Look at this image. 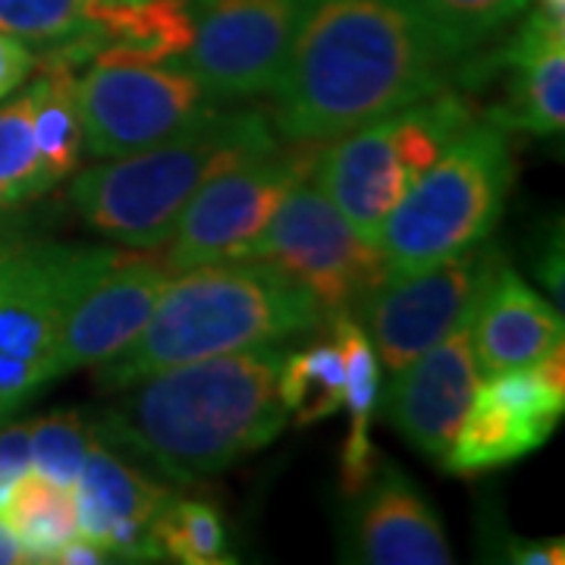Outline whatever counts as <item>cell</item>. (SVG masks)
I'll return each instance as SVG.
<instances>
[{"label":"cell","instance_id":"1","mask_svg":"<svg viewBox=\"0 0 565 565\" xmlns=\"http://www.w3.org/2000/svg\"><path fill=\"white\" fill-rule=\"evenodd\" d=\"M452 63L422 0H302L270 122L280 139L330 141L444 92Z\"/></svg>","mask_w":565,"mask_h":565},{"label":"cell","instance_id":"2","mask_svg":"<svg viewBox=\"0 0 565 565\" xmlns=\"http://www.w3.org/2000/svg\"><path fill=\"white\" fill-rule=\"evenodd\" d=\"M282 355V345H262L158 371L122 386L92 427L167 481L211 478L280 437L289 422L280 399Z\"/></svg>","mask_w":565,"mask_h":565},{"label":"cell","instance_id":"3","mask_svg":"<svg viewBox=\"0 0 565 565\" xmlns=\"http://www.w3.org/2000/svg\"><path fill=\"white\" fill-rule=\"evenodd\" d=\"M311 292L262 258H230L185 267L163 286L148 323L132 343L102 362V390H122L211 355L286 345L323 327Z\"/></svg>","mask_w":565,"mask_h":565},{"label":"cell","instance_id":"4","mask_svg":"<svg viewBox=\"0 0 565 565\" xmlns=\"http://www.w3.org/2000/svg\"><path fill=\"white\" fill-rule=\"evenodd\" d=\"M280 145L264 110L211 107L177 136L79 173L70 202L102 236L126 248H161L204 182Z\"/></svg>","mask_w":565,"mask_h":565},{"label":"cell","instance_id":"5","mask_svg":"<svg viewBox=\"0 0 565 565\" xmlns=\"http://www.w3.org/2000/svg\"><path fill=\"white\" fill-rule=\"evenodd\" d=\"M512 185L509 141L471 120L386 217L377 248L390 274H412L487 243Z\"/></svg>","mask_w":565,"mask_h":565},{"label":"cell","instance_id":"6","mask_svg":"<svg viewBox=\"0 0 565 565\" xmlns=\"http://www.w3.org/2000/svg\"><path fill=\"white\" fill-rule=\"evenodd\" d=\"M471 120L468 104L444 88L323 141L311 180L364 243L377 245L393 207Z\"/></svg>","mask_w":565,"mask_h":565},{"label":"cell","instance_id":"7","mask_svg":"<svg viewBox=\"0 0 565 565\" xmlns=\"http://www.w3.org/2000/svg\"><path fill=\"white\" fill-rule=\"evenodd\" d=\"M122 252L0 239V415L54 381V349L73 302Z\"/></svg>","mask_w":565,"mask_h":565},{"label":"cell","instance_id":"8","mask_svg":"<svg viewBox=\"0 0 565 565\" xmlns=\"http://www.w3.org/2000/svg\"><path fill=\"white\" fill-rule=\"evenodd\" d=\"M255 161L226 170L192 195L167 236L163 262L173 274L207 262L245 258L282 199L315 177L323 141L286 139Z\"/></svg>","mask_w":565,"mask_h":565},{"label":"cell","instance_id":"9","mask_svg":"<svg viewBox=\"0 0 565 565\" xmlns=\"http://www.w3.org/2000/svg\"><path fill=\"white\" fill-rule=\"evenodd\" d=\"M245 258L280 267L311 292L327 321L352 315L390 277L381 248L364 243L315 180H305L282 199Z\"/></svg>","mask_w":565,"mask_h":565},{"label":"cell","instance_id":"10","mask_svg":"<svg viewBox=\"0 0 565 565\" xmlns=\"http://www.w3.org/2000/svg\"><path fill=\"white\" fill-rule=\"evenodd\" d=\"M302 0H189L192 44L170 66L211 102L267 95L280 76Z\"/></svg>","mask_w":565,"mask_h":565},{"label":"cell","instance_id":"11","mask_svg":"<svg viewBox=\"0 0 565 565\" xmlns=\"http://www.w3.org/2000/svg\"><path fill=\"white\" fill-rule=\"evenodd\" d=\"M497 264V248L481 243L434 267L390 274L352 311L390 377L444 340L465 311L481 299V289Z\"/></svg>","mask_w":565,"mask_h":565},{"label":"cell","instance_id":"12","mask_svg":"<svg viewBox=\"0 0 565 565\" xmlns=\"http://www.w3.org/2000/svg\"><path fill=\"white\" fill-rule=\"evenodd\" d=\"M76 107L88 154L110 161L177 136L217 107L177 66H88L76 76Z\"/></svg>","mask_w":565,"mask_h":565},{"label":"cell","instance_id":"13","mask_svg":"<svg viewBox=\"0 0 565 565\" xmlns=\"http://www.w3.org/2000/svg\"><path fill=\"white\" fill-rule=\"evenodd\" d=\"M565 412V390L527 364L478 384L444 468L471 478L525 459L553 437Z\"/></svg>","mask_w":565,"mask_h":565},{"label":"cell","instance_id":"14","mask_svg":"<svg viewBox=\"0 0 565 565\" xmlns=\"http://www.w3.org/2000/svg\"><path fill=\"white\" fill-rule=\"evenodd\" d=\"M478 302L465 311L444 340H437L424 355L403 367L386 390V422L396 427V434H403L405 444L418 456L440 468L456 440L468 403L481 384L475 355Z\"/></svg>","mask_w":565,"mask_h":565},{"label":"cell","instance_id":"15","mask_svg":"<svg viewBox=\"0 0 565 565\" xmlns=\"http://www.w3.org/2000/svg\"><path fill=\"white\" fill-rule=\"evenodd\" d=\"M170 277L173 270L163 262L161 248H151V255L126 252L70 308L54 349V381L76 367H95L120 355L148 323Z\"/></svg>","mask_w":565,"mask_h":565},{"label":"cell","instance_id":"16","mask_svg":"<svg viewBox=\"0 0 565 565\" xmlns=\"http://www.w3.org/2000/svg\"><path fill=\"white\" fill-rule=\"evenodd\" d=\"M345 559L367 565H449L444 522L422 487L393 462L377 465L362 493L349 497Z\"/></svg>","mask_w":565,"mask_h":565},{"label":"cell","instance_id":"17","mask_svg":"<svg viewBox=\"0 0 565 565\" xmlns=\"http://www.w3.org/2000/svg\"><path fill=\"white\" fill-rule=\"evenodd\" d=\"M73 497L82 537L102 544L110 559L158 563L151 522L170 500V490L148 478L136 462L122 459L98 434L73 484Z\"/></svg>","mask_w":565,"mask_h":565},{"label":"cell","instance_id":"18","mask_svg":"<svg viewBox=\"0 0 565 565\" xmlns=\"http://www.w3.org/2000/svg\"><path fill=\"white\" fill-rule=\"evenodd\" d=\"M556 343H563L559 308L541 299L509 264H497L475 315L478 371L490 377L527 367Z\"/></svg>","mask_w":565,"mask_h":565},{"label":"cell","instance_id":"19","mask_svg":"<svg viewBox=\"0 0 565 565\" xmlns=\"http://www.w3.org/2000/svg\"><path fill=\"white\" fill-rule=\"evenodd\" d=\"M512 70L509 102L490 114L500 129H525L534 136L563 132L565 122V22L531 10L527 22L497 54Z\"/></svg>","mask_w":565,"mask_h":565},{"label":"cell","instance_id":"20","mask_svg":"<svg viewBox=\"0 0 565 565\" xmlns=\"http://www.w3.org/2000/svg\"><path fill=\"white\" fill-rule=\"evenodd\" d=\"M327 323L333 327V340L340 345L345 364L343 408L349 412V430H345L343 456H340V487L349 500L362 493L364 484L377 471L371 422L377 415V399H381V362L362 323L355 321V315H337Z\"/></svg>","mask_w":565,"mask_h":565},{"label":"cell","instance_id":"21","mask_svg":"<svg viewBox=\"0 0 565 565\" xmlns=\"http://www.w3.org/2000/svg\"><path fill=\"white\" fill-rule=\"evenodd\" d=\"M35 79L29 85L32 122L41 170L47 185L76 173L82 158V120L76 107V70L57 57L35 54Z\"/></svg>","mask_w":565,"mask_h":565},{"label":"cell","instance_id":"22","mask_svg":"<svg viewBox=\"0 0 565 565\" xmlns=\"http://www.w3.org/2000/svg\"><path fill=\"white\" fill-rule=\"evenodd\" d=\"M0 519L17 537L25 563H51L54 553L79 534L73 487L54 484L32 468L17 481Z\"/></svg>","mask_w":565,"mask_h":565},{"label":"cell","instance_id":"23","mask_svg":"<svg viewBox=\"0 0 565 565\" xmlns=\"http://www.w3.org/2000/svg\"><path fill=\"white\" fill-rule=\"evenodd\" d=\"M345 364L337 340L286 352L280 364V399L299 427L327 422L343 408Z\"/></svg>","mask_w":565,"mask_h":565},{"label":"cell","instance_id":"24","mask_svg":"<svg viewBox=\"0 0 565 565\" xmlns=\"http://www.w3.org/2000/svg\"><path fill=\"white\" fill-rule=\"evenodd\" d=\"M126 3L132 0H0V32L54 51L92 35Z\"/></svg>","mask_w":565,"mask_h":565},{"label":"cell","instance_id":"25","mask_svg":"<svg viewBox=\"0 0 565 565\" xmlns=\"http://www.w3.org/2000/svg\"><path fill=\"white\" fill-rule=\"evenodd\" d=\"M151 544L158 559L182 565H226L236 563L226 544V525L221 512L202 500H167L151 522Z\"/></svg>","mask_w":565,"mask_h":565},{"label":"cell","instance_id":"26","mask_svg":"<svg viewBox=\"0 0 565 565\" xmlns=\"http://www.w3.org/2000/svg\"><path fill=\"white\" fill-rule=\"evenodd\" d=\"M51 185L41 170L29 92L0 107V207L44 195Z\"/></svg>","mask_w":565,"mask_h":565},{"label":"cell","instance_id":"27","mask_svg":"<svg viewBox=\"0 0 565 565\" xmlns=\"http://www.w3.org/2000/svg\"><path fill=\"white\" fill-rule=\"evenodd\" d=\"M92 444H95V427L79 412H54L29 424L32 471L61 487L76 484Z\"/></svg>","mask_w":565,"mask_h":565},{"label":"cell","instance_id":"28","mask_svg":"<svg viewBox=\"0 0 565 565\" xmlns=\"http://www.w3.org/2000/svg\"><path fill=\"white\" fill-rule=\"evenodd\" d=\"M434 17L440 35L456 54H475L484 41H490L505 22L515 20L527 7V0H422Z\"/></svg>","mask_w":565,"mask_h":565},{"label":"cell","instance_id":"29","mask_svg":"<svg viewBox=\"0 0 565 565\" xmlns=\"http://www.w3.org/2000/svg\"><path fill=\"white\" fill-rule=\"evenodd\" d=\"M32 468L29 424H10L0 430V509L7 505L13 487Z\"/></svg>","mask_w":565,"mask_h":565},{"label":"cell","instance_id":"30","mask_svg":"<svg viewBox=\"0 0 565 565\" xmlns=\"http://www.w3.org/2000/svg\"><path fill=\"white\" fill-rule=\"evenodd\" d=\"M35 70V51L29 41L0 32V98L17 92Z\"/></svg>","mask_w":565,"mask_h":565},{"label":"cell","instance_id":"31","mask_svg":"<svg viewBox=\"0 0 565 565\" xmlns=\"http://www.w3.org/2000/svg\"><path fill=\"white\" fill-rule=\"evenodd\" d=\"M505 559L519 565H563L565 563V544L556 541H522L512 537L505 544Z\"/></svg>","mask_w":565,"mask_h":565},{"label":"cell","instance_id":"32","mask_svg":"<svg viewBox=\"0 0 565 565\" xmlns=\"http://www.w3.org/2000/svg\"><path fill=\"white\" fill-rule=\"evenodd\" d=\"M54 565H98V563H114L110 559V553L104 550L102 544H95V541H88V537H70L66 544L54 553Z\"/></svg>","mask_w":565,"mask_h":565},{"label":"cell","instance_id":"33","mask_svg":"<svg viewBox=\"0 0 565 565\" xmlns=\"http://www.w3.org/2000/svg\"><path fill=\"white\" fill-rule=\"evenodd\" d=\"M17 563H25V556H22L17 537L10 534L7 522L0 519V565H17Z\"/></svg>","mask_w":565,"mask_h":565},{"label":"cell","instance_id":"34","mask_svg":"<svg viewBox=\"0 0 565 565\" xmlns=\"http://www.w3.org/2000/svg\"><path fill=\"white\" fill-rule=\"evenodd\" d=\"M537 10H544L553 20L565 22V0H537Z\"/></svg>","mask_w":565,"mask_h":565},{"label":"cell","instance_id":"35","mask_svg":"<svg viewBox=\"0 0 565 565\" xmlns=\"http://www.w3.org/2000/svg\"><path fill=\"white\" fill-rule=\"evenodd\" d=\"M0 422H3V415H0Z\"/></svg>","mask_w":565,"mask_h":565},{"label":"cell","instance_id":"36","mask_svg":"<svg viewBox=\"0 0 565 565\" xmlns=\"http://www.w3.org/2000/svg\"><path fill=\"white\" fill-rule=\"evenodd\" d=\"M0 239H3V236H0Z\"/></svg>","mask_w":565,"mask_h":565}]
</instances>
